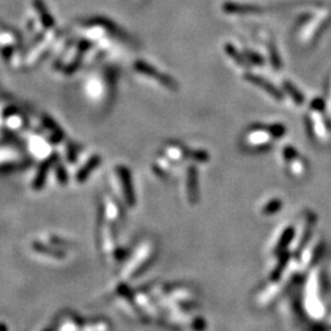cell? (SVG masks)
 <instances>
[{
	"instance_id": "cell-1",
	"label": "cell",
	"mask_w": 331,
	"mask_h": 331,
	"mask_svg": "<svg viewBox=\"0 0 331 331\" xmlns=\"http://www.w3.org/2000/svg\"><path fill=\"white\" fill-rule=\"evenodd\" d=\"M274 140L275 136L272 134L270 124H256L252 125L245 130L240 139V144H242L243 149L248 150V151L259 152L269 150Z\"/></svg>"
},
{
	"instance_id": "cell-2",
	"label": "cell",
	"mask_w": 331,
	"mask_h": 331,
	"mask_svg": "<svg viewBox=\"0 0 331 331\" xmlns=\"http://www.w3.org/2000/svg\"><path fill=\"white\" fill-rule=\"evenodd\" d=\"M114 177L120 195L123 196L122 200H124V203L130 207L134 206L136 204V196H135L134 184H132L130 171L125 166H117L114 168Z\"/></svg>"
},
{
	"instance_id": "cell-3",
	"label": "cell",
	"mask_w": 331,
	"mask_h": 331,
	"mask_svg": "<svg viewBox=\"0 0 331 331\" xmlns=\"http://www.w3.org/2000/svg\"><path fill=\"white\" fill-rule=\"evenodd\" d=\"M134 69L136 73L140 74V75H144L146 76V77L156 80V82H158L159 85L163 86L167 90L176 91L177 88H178V83H177L173 78L169 77L166 74L159 73L156 68L151 66L149 63H146V61L136 60L134 63Z\"/></svg>"
},
{
	"instance_id": "cell-4",
	"label": "cell",
	"mask_w": 331,
	"mask_h": 331,
	"mask_svg": "<svg viewBox=\"0 0 331 331\" xmlns=\"http://www.w3.org/2000/svg\"><path fill=\"white\" fill-rule=\"evenodd\" d=\"M159 157L166 162L177 163V162H181L184 161V158L189 157V149H186V147H184V145L176 141L166 142L162 146Z\"/></svg>"
},
{
	"instance_id": "cell-5",
	"label": "cell",
	"mask_w": 331,
	"mask_h": 331,
	"mask_svg": "<svg viewBox=\"0 0 331 331\" xmlns=\"http://www.w3.org/2000/svg\"><path fill=\"white\" fill-rule=\"evenodd\" d=\"M243 77H244L245 81H248V82L252 83V85H254L255 87L261 88V90L264 91L266 95H269L270 97H272L274 100L281 101L282 98H283L281 91L277 90L276 86L272 85L270 81H267L266 78H264L262 76H259V75H256V74H253V73H247L244 76H243Z\"/></svg>"
},
{
	"instance_id": "cell-6",
	"label": "cell",
	"mask_w": 331,
	"mask_h": 331,
	"mask_svg": "<svg viewBox=\"0 0 331 331\" xmlns=\"http://www.w3.org/2000/svg\"><path fill=\"white\" fill-rule=\"evenodd\" d=\"M185 196L189 204L194 205L199 201V179L198 171L194 164L188 166L185 176Z\"/></svg>"
},
{
	"instance_id": "cell-7",
	"label": "cell",
	"mask_w": 331,
	"mask_h": 331,
	"mask_svg": "<svg viewBox=\"0 0 331 331\" xmlns=\"http://www.w3.org/2000/svg\"><path fill=\"white\" fill-rule=\"evenodd\" d=\"M283 159L288 163V168L294 176H301L304 172V164L301 158H298V153L294 151L293 147L286 146L283 149Z\"/></svg>"
},
{
	"instance_id": "cell-8",
	"label": "cell",
	"mask_w": 331,
	"mask_h": 331,
	"mask_svg": "<svg viewBox=\"0 0 331 331\" xmlns=\"http://www.w3.org/2000/svg\"><path fill=\"white\" fill-rule=\"evenodd\" d=\"M100 164H101V157L100 156L95 154V156L91 157V158L88 159L87 162H86L85 166H83L82 168H81L80 171L77 172V174H76V179H77L78 183H83V181H85L86 179L90 177V174L92 173V172L95 171V169L97 168Z\"/></svg>"
},
{
	"instance_id": "cell-9",
	"label": "cell",
	"mask_w": 331,
	"mask_h": 331,
	"mask_svg": "<svg viewBox=\"0 0 331 331\" xmlns=\"http://www.w3.org/2000/svg\"><path fill=\"white\" fill-rule=\"evenodd\" d=\"M108 200H109V204L105 206L107 208H105L104 211V216L107 218H109V220H112L113 223H114L117 222L119 218H122L124 213H123L122 207H120L119 203L114 199V196H113V200L112 198H108Z\"/></svg>"
},
{
	"instance_id": "cell-10",
	"label": "cell",
	"mask_w": 331,
	"mask_h": 331,
	"mask_svg": "<svg viewBox=\"0 0 331 331\" xmlns=\"http://www.w3.org/2000/svg\"><path fill=\"white\" fill-rule=\"evenodd\" d=\"M225 51L228 56L233 60V63L235 64L237 66L242 69H248L249 68V61H247V59L244 58L243 55H240L238 53L237 49L232 46V44H226L225 46Z\"/></svg>"
},
{
	"instance_id": "cell-11",
	"label": "cell",
	"mask_w": 331,
	"mask_h": 331,
	"mask_svg": "<svg viewBox=\"0 0 331 331\" xmlns=\"http://www.w3.org/2000/svg\"><path fill=\"white\" fill-rule=\"evenodd\" d=\"M54 157H55V156H54ZM54 157H51V158H49L48 161L46 162V163L42 164L41 168H39L38 173H37L36 178H34V181H33V188L36 189V190H39V189L43 186L44 181H46L47 173H48V169H49V167H51V162H53Z\"/></svg>"
},
{
	"instance_id": "cell-12",
	"label": "cell",
	"mask_w": 331,
	"mask_h": 331,
	"mask_svg": "<svg viewBox=\"0 0 331 331\" xmlns=\"http://www.w3.org/2000/svg\"><path fill=\"white\" fill-rule=\"evenodd\" d=\"M281 206H282V201L279 200V199H272V200H269L261 207V215H264V216L274 215V213H276L277 211L281 210Z\"/></svg>"
},
{
	"instance_id": "cell-13",
	"label": "cell",
	"mask_w": 331,
	"mask_h": 331,
	"mask_svg": "<svg viewBox=\"0 0 331 331\" xmlns=\"http://www.w3.org/2000/svg\"><path fill=\"white\" fill-rule=\"evenodd\" d=\"M283 90H286L288 92V95L291 96L294 103H297V104H302L303 103V96L293 87V85L291 82L283 81Z\"/></svg>"
},
{
	"instance_id": "cell-14",
	"label": "cell",
	"mask_w": 331,
	"mask_h": 331,
	"mask_svg": "<svg viewBox=\"0 0 331 331\" xmlns=\"http://www.w3.org/2000/svg\"><path fill=\"white\" fill-rule=\"evenodd\" d=\"M58 179H59V181H60L61 184H65L66 183V179H68V177H66V173H65V171H64L63 168H61V167H58Z\"/></svg>"
}]
</instances>
